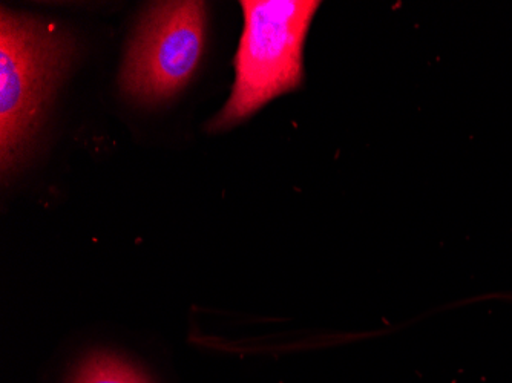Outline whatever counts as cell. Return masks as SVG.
<instances>
[{"label":"cell","mask_w":512,"mask_h":383,"mask_svg":"<svg viewBox=\"0 0 512 383\" xmlns=\"http://www.w3.org/2000/svg\"><path fill=\"white\" fill-rule=\"evenodd\" d=\"M206 27L204 2L152 4L129 45L120 76L123 91L140 102L171 99L197 71Z\"/></svg>","instance_id":"3"},{"label":"cell","mask_w":512,"mask_h":383,"mask_svg":"<svg viewBox=\"0 0 512 383\" xmlns=\"http://www.w3.org/2000/svg\"><path fill=\"white\" fill-rule=\"evenodd\" d=\"M243 34L235 57V83L229 100L209 129L220 132L252 117L304 80V45L321 2L244 0Z\"/></svg>","instance_id":"1"},{"label":"cell","mask_w":512,"mask_h":383,"mask_svg":"<svg viewBox=\"0 0 512 383\" xmlns=\"http://www.w3.org/2000/svg\"><path fill=\"white\" fill-rule=\"evenodd\" d=\"M74 383H149L142 373L117 357L97 354L88 359Z\"/></svg>","instance_id":"4"},{"label":"cell","mask_w":512,"mask_h":383,"mask_svg":"<svg viewBox=\"0 0 512 383\" xmlns=\"http://www.w3.org/2000/svg\"><path fill=\"white\" fill-rule=\"evenodd\" d=\"M73 40L56 23L2 8L0 16V161L19 163L48 97L73 57Z\"/></svg>","instance_id":"2"}]
</instances>
